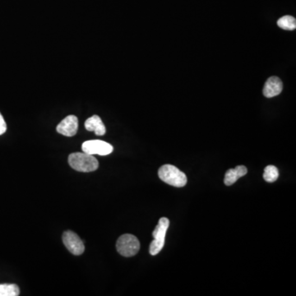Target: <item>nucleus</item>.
<instances>
[{"label": "nucleus", "mask_w": 296, "mask_h": 296, "mask_svg": "<svg viewBox=\"0 0 296 296\" xmlns=\"http://www.w3.org/2000/svg\"><path fill=\"white\" fill-rule=\"evenodd\" d=\"M70 166L79 172H92L97 170L98 160L93 155L86 152H75L69 157Z\"/></svg>", "instance_id": "obj_1"}, {"label": "nucleus", "mask_w": 296, "mask_h": 296, "mask_svg": "<svg viewBox=\"0 0 296 296\" xmlns=\"http://www.w3.org/2000/svg\"><path fill=\"white\" fill-rule=\"evenodd\" d=\"M158 175L163 182L174 187H184L187 184L185 174L172 165L161 166L158 171Z\"/></svg>", "instance_id": "obj_2"}, {"label": "nucleus", "mask_w": 296, "mask_h": 296, "mask_svg": "<svg viewBox=\"0 0 296 296\" xmlns=\"http://www.w3.org/2000/svg\"><path fill=\"white\" fill-rule=\"evenodd\" d=\"M170 226V221L166 217L160 219L158 225L152 232L154 240L150 244V254L155 256L162 250L166 241V232Z\"/></svg>", "instance_id": "obj_3"}, {"label": "nucleus", "mask_w": 296, "mask_h": 296, "mask_svg": "<svg viewBox=\"0 0 296 296\" xmlns=\"http://www.w3.org/2000/svg\"><path fill=\"white\" fill-rule=\"evenodd\" d=\"M119 253L123 257H133L139 253L140 243L138 238L130 234H125L120 236L116 244Z\"/></svg>", "instance_id": "obj_4"}, {"label": "nucleus", "mask_w": 296, "mask_h": 296, "mask_svg": "<svg viewBox=\"0 0 296 296\" xmlns=\"http://www.w3.org/2000/svg\"><path fill=\"white\" fill-rule=\"evenodd\" d=\"M83 152L91 155L107 156L113 152L112 145L102 140H91L83 142L82 146Z\"/></svg>", "instance_id": "obj_5"}, {"label": "nucleus", "mask_w": 296, "mask_h": 296, "mask_svg": "<svg viewBox=\"0 0 296 296\" xmlns=\"http://www.w3.org/2000/svg\"><path fill=\"white\" fill-rule=\"evenodd\" d=\"M63 242L68 250L74 255H81L85 250V246L76 233L71 230L65 231L63 235Z\"/></svg>", "instance_id": "obj_6"}, {"label": "nucleus", "mask_w": 296, "mask_h": 296, "mask_svg": "<svg viewBox=\"0 0 296 296\" xmlns=\"http://www.w3.org/2000/svg\"><path fill=\"white\" fill-rule=\"evenodd\" d=\"M78 128V118L75 115H69L57 126V132L66 137L74 136Z\"/></svg>", "instance_id": "obj_7"}, {"label": "nucleus", "mask_w": 296, "mask_h": 296, "mask_svg": "<svg viewBox=\"0 0 296 296\" xmlns=\"http://www.w3.org/2000/svg\"><path fill=\"white\" fill-rule=\"evenodd\" d=\"M283 89V83L278 77H271L265 83L263 87V95L267 98H272L281 93Z\"/></svg>", "instance_id": "obj_8"}, {"label": "nucleus", "mask_w": 296, "mask_h": 296, "mask_svg": "<svg viewBox=\"0 0 296 296\" xmlns=\"http://www.w3.org/2000/svg\"><path fill=\"white\" fill-rule=\"evenodd\" d=\"M85 128L87 131L94 132L97 136H103L106 132L105 126L98 115H93L86 120Z\"/></svg>", "instance_id": "obj_9"}, {"label": "nucleus", "mask_w": 296, "mask_h": 296, "mask_svg": "<svg viewBox=\"0 0 296 296\" xmlns=\"http://www.w3.org/2000/svg\"><path fill=\"white\" fill-rule=\"evenodd\" d=\"M247 172H248V170L245 166H239L235 167V169H229V171H227L226 173L224 179L225 184L227 186L232 185L240 178L244 176Z\"/></svg>", "instance_id": "obj_10"}, {"label": "nucleus", "mask_w": 296, "mask_h": 296, "mask_svg": "<svg viewBox=\"0 0 296 296\" xmlns=\"http://www.w3.org/2000/svg\"><path fill=\"white\" fill-rule=\"evenodd\" d=\"M278 25L281 29L293 31L296 28V19L294 17L286 15L278 20Z\"/></svg>", "instance_id": "obj_11"}, {"label": "nucleus", "mask_w": 296, "mask_h": 296, "mask_svg": "<svg viewBox=\"0 0 296 296\" xmlns=\"http://www.w3.org/2000/svg\"><path fill=\"white\" fill-rule=\"evenodd\" d=\"M19 294L20 290L15 284H0V296H17Z\"/></svg>", "instance_id": "obj_12"}, {"label": "nucleus", "mask_w": 296, "mask_h": 296, "mask_svg": "<svg viewBox=\"0 0 296 296\" xmlns=\"http://www.w3.org/2000/svg\"><path fill=\"white\" fill-rule=\"evenodd\" d=\"M279 177V171L274 166H268L265 168L263 179L268 183L275 182Z\"/></svg>", "instance_id": "obj_13"}, {"label": "nucleus", "mask_w": 296, "mask_h": 296, "mask_svg": "<svg viewBox=\"0 0 296 296\" xmlns=\"http://www.w3.org/2000/svg\"><path fill=\"white\" fill-rule=\"evenodd\" d=\"M7 130V124H6L4 119L0 113V135L4 134Z\"/></svg>", "instance_id": "obj_14"}]
</instances>
